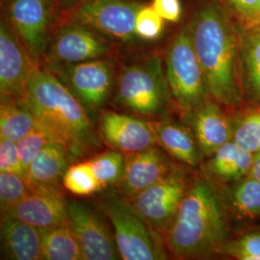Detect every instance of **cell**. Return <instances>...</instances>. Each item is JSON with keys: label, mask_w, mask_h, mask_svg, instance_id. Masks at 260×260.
<instances>
[{"label": "cell", "mask_w": 260, "mask_h": 260, "mask_svg": "<svg viewBox=\"0 0 260 260\" xmlns=\"http://www.w3.org/2000/svg\"><path fill=\"white\" fill-rule=\"evenodd\" d=\"M188 26L209 95L224 106L238 105L242 94L237 56L240 43L233 23L217 2L207 1L196 11Z\"/></svg>", "instance_id": "cell-1"}, {"label": "cell", "mask_w": 260, "mask_h": 260, "mask_svg": "<svg viewBox=\"0 0 260 260\" xmlns=\"http://www.w3.org/2000/svg\"><path fill=\"white\" fill-rule=\"evenodd\" d=\"M21 100L39 122L65 145L75 160L101 147L103 140L89 112L46 67L39 64L34 67Z\"/></svg>", "instance_id": "cell-2"}, {"label": "cell", "mask_w": 260, "mask_h": 260, "mask_svg": "<svg viewBox=\"0 0 260 260\" xmlns=\"http://www.w3.org/2000/svg\"><path fill=\"white\" fill-rule=\"evenodd\" d=\"M229 236V223L218 193L205 179L188 188L167 233L168 251L181 257L215 251Z\"/></svg>", "instance_id": "cell-3"}, {"label": "cell", "mask_w": 260, "mask_h": 260, "mask_svg": "<svg viewBox=\"0 0 260 260\" xmlns=\"http://www.w3.org/2000/svg\"><path fill=\"white\" fill-rule=\"evenodd\" d=\"M114 94L115 103L132 115L159 121L173 101L162 56L150 54L124 66Z\"/></svg>", "instance_id": "cell-4"}, {"label": "cell", "mask_w": 260, "mask_h": 260, "mask_svg": "<svg viewBox=\"0 0 260 260\" xmlns=\"http://www.w3.org/2000/svg\"><path fill=\"white\" fill-rule=\"evenodd\" d=\"M165 71L172 99L181 111L190 114L208 101L205 75L188 24L178 31L168 47Z\"/></svg>", "instance_id": "cell-5"}, {"label": "cell", "mask_w": 260, "mask_h": 260, "mask_svg": "<svg viewBox=\"0 0 260 260\" xmlns=\"http://www.w3.org/2000/svg\"><path fill=\"white\" fill-rule=\"evenodd\" d=\"M102 205L111 222L121 259L167 258L161 236L141 217L127 198L110 193L103 199Z\"/></svg>", "instance_id": "cell-6"}, {"label": "cell", "mask_w": 260, "mask_h": 260, "mask_svg": "<svg viewBox=\"0 0 260 260\" xmlns=\"http://www.w3.org/2000/svg\"><path fill=\"white\" fill-rule=\"evenodd\" d=\"M4 20L31 58L41 65L62 13L56 0H4Z\"/></svg>", "instance_id": "cell-7"}, {"label": "cell", "mask_w": 260, "mask_h": 260, "mask_svg": "<svg viewBox=\"0 0 260 260\" xmlns=\"http://www.w3.org/2000/svg\"><path fill=\"white\" fill-rule=\"evenodd\" d=\"M145 3L135 0H80L62 16L61 21L79 23L127 45L139 41L135 33L136 16Z\"/></svg>", "instance_id": "cell-8"}, {"label": "cell", "mask_w": 260, "mask_h": 260, "mask_svg": "<svg viewBox=\"0 0 260 260\" xmlns=\"http://www.w3.org/2000/svg\"><path fill=\"white\" fill-rule=\"evenodd\" d=\"M89 113L102 112L115 92L118 75L111 57L47 67Z\"/></svg>", "instance_id": "cell-9"}, {"label": "cell", "mask_w": 260, "mask_h": 260, "mask_svg": "<svg viewBox=\"0 0 260 260\" xmlns=\"http://www.w3.org/2000/svg\"><path fill=\"white\" fill-rule=\"evenodd\" d=\"M115 46L110 39L91 28L72 21H60L50 38L43 61L50 67L106 58L112 55Z\"/></svg>", "instance_id": "cell-10"}, {"label": "cell", "mask_w": 260, "mask_h": 260, "mask_svg": "<svg viewBox=\"0 0 260 260\" xmlns=\"http://www.w3.org/2000/svg\"><path fill=\"white\" fill-rule=\"evenodd\" d=\"M188 188L185 173L175 168L160 181L129 201L141 217L161 236L165 235L173 223Z\"/></svg>", "instance_id": "cell-11"}, {"label": "cell", "mask_w": 260, "mask_h": 260, "mask_svg": "<svg viewBox=\"0 0 260 260\" xmlns=\"http://www.w3.org/2000/svg\"><path fill=\"white\" fill-rule=\"evenodd\" d=\"M99 133L112 149L124 155L157 146L154 121L116 111L100 112Z\"/></svg>", "instance_id": "cell-12"}, {"label": "cell", "mask_w": 260, "mask_h": 260, "mask_svg": "<svg viewBox=\"0 0 260 260\" xmlns=\"http://www.w3.org/2000/svg\"><path fill=\"white\" fill-rule=\"evenodd\" d=\"M68 222L84 260L121 259L114 233L89 206L76 201L70 202Z\"/></svg>", "instance_id": "cell-13"}, {"label": "cell", "mask_w": 260, "mask_h": 260, "mask_svg": "<svg viewBox=\"0 0 260 260\" xmlns=\"http://www.w3.org/2000/svg\"><path fill=\"white\" fill-rule=\"evenodd\" d=\"M1 213L38 229H49L68 222L69 203L59 186L36 187Z\"/></svg>", "instance_id": "cell-14"}, {"label": "cell", "mask_w": 260, "mask_h": 260, "mask_svg": "<svg viewBox=\"0 0 260 260\" xmlns=\"http://www.w3.org/2000/svg\"><path fill=\"white\" fill-rule=\"evenodd\" d=\"M37 63L4 19L0 23V95L21 100Z\"/></svg>", "instance_id": "cell-15"}, {"label": "cell", "mask_w": 260, "mask_h": 260, "mask_svg": "<svg viewBox=\"0 0 260 260\" xmlns=\"http://www.w3.org/2000/svg\"><path fill=\"white\" fill-rule=\"evenodd\" d=\"M167 152L158 146L125 155L120 188L128 200L168 176L174 169Z\"/></svg>", "instance_id": "cell-16"}, {"label": "cell", "mask_w": 260, "mask_h": 260, "mask_svg": "<svg viewBox=\"0 0 260 260\" xmlns=\"http://www.w3.org/2000/svg\"><path fill=\"white\" fill-rule=\"evenodd\" d=\"M188 115L192 118L196 139L205 156L211 157L223 145L232 140V125L215 101H207Z\"/></svg>", "instance_id": "cell-17"}, {"label": "cell", "mask_w": 260, "mask_h": 260, "mask_svg": "<svg viewBox=\"0 0 260 260\" xmlns=\"http://www.w3.org/2000/svg\"><path fill=\"white\" fill-rule=\"evenodd\" d=\"M1 241L2 251L7 259H43L41 229L34 225L2 215Z\"/></svg>", "instance_id": "cell-18"}, {"label": "cell", "mask_w": 260, "mask_h": 260, "mask_svg": "<svg viewBox=\"0 0 260 260\" xmlns=\"http://www.w3.org/2000/svg\"><path fill=\"white\" fill-rule=\"evenodd\" d=\"M73 155L61 142H52L40 151L25 174L29 188L59 186L63 180Z\"/></svg>", "instance_id": "cell-19"}, {"label": "cell", "mask_w": 260, "mask_h": 260, "mask_svg": "<svg viewBox=\"0 0 260 260\" xmlns=\"http://www.w3.org/2000/svg\"><path fill=\"white\" fill-rule=\"evenodd\" d=\"M154 130L158 147L168 155L191 167H197L203 152L200 149L194 132L177 121L169 120L154 121Z\"/></svg>", "instance_id": "cell-20"}, {"label": "cell", "mask_w": 260, "mask_h": 260, "mask_svg": "<svg viewBox=\"0 0 260 260\" xmlns=\"http://www.w3.org/2000/svg\"><path fill=\"white\" fill-rule=\"evenodd\" d=\"M39 123L22 100L0 95V138L18 142Z\"/></svg>", "instance_id": "cell-21"}, {"label": "cell", "mask_w": 260, "mask_h": 260, "mask_svg": "<svg viewBox=\"0 0 260 260\" xmlns=\"http://www.w3.org/2000/svg\"><path fill=\"white\" fill-rule=\"evenodd\" d=\"M253 160V153L242 149L231 140L211 156L208 167L221 180H238L251 172Z\"/></svg>", "instance_id": "cell-22"}, {"label": "cell", "mask_w": 260, "mask_h": 260, "mask_svg": "<svg viewBox=\"0 0 260 260\" xmlns=\"http://www.w3.org/2000/svg\"><path fill=\"white\" fill-rule=\"evenodd\" d=\"M43 259L84 260L80 246L69 222L49 229H41Z\"/></svg>", "instance_id": "cell-23"}, {"label": "cell", "mask_w": 260, "mask_h": 260, "mask_svg": "<svg viewBox=\"0 0 260 260\" xmlns=\"http://www.w3.org/2000/svg\"><path fill=\"white\" fill-rule=\"evenodd\" d=\"M245 31V35L240 38L245 82L251 99L260 103V26Z\"/></svg>", "instance_id": "cell-24"}, {"label": "cell", "mask_w": 260, "mask_h": 260, "mask_svg": "<svg viewBox=\"0 0 260 260\" xmlns=\"http://www.w3.org/2000/svg\"><path fill=\"white\" fill-rule=\"evenodd\" d=\"M88 162L103 189L120 184L125 168L123 153L115 149L103 151L88 159Z\"/></svg>", "instance_id": "cell-25"}, {"label": "cell", "mask_w": 260, "mask_h": 260, "mask_svg": "<svg viewBox=\"0 0 260 260\" xmlns=\"http://www.w3.org/2000/svg\"><path fill=\"white\" fill-rule=\"evenodd\" d=\"M66 189L76 196H90L103 189L88 160L68 168L63 177Z\"/></svg>", "instance_id": "cell-26"}, {"label": "cell", "mask_w": 260, "mask_h": 260, "mask_svg": "<svg viewBox=\"0 0 260 260\" xmlns=\"http://www.w3.org/2000/svg\"><path fill=\"white\" fill-rule=\"evenodd\" d=\"M52 142L60 141L41 123L17 142L19 161L24 174V178L28 167L34 158L37 156L42 149Z\"/></svg>", "instance_id": "cell-27"}, {"label": "cell", "mask_w": 260, "mask_h": 260, "mask_svg": "<svg viewBox=\"0 0 260 260\" xmlns=\"http://www.w3.org/2000/svg\"><path fill=\"white\" fill-rule=\"evenodd\" d=\"M233 204L240 213L248 217L260 216V182L251 177L233 190Z\"/></svg>", "instance_id": "cell-28"}, {"label": "cell", "mask_w": 260, "mask_h": 260, "mask_svg": "<svg viewBox=\"0 0 260 260\" xmlns=\"http://www.w3.org/2000/svg\"><path fill=\"white\" fill-rule=\"evenodd\" d=\"M26 180L13 172H0V207L1 212L19 203L29 192Z\"/></svg>", "instance_id": "cell-29"}, {"label": "cell", "mask_w": 260, "mask_h": 260, "mask_svg": "<svg viewBox=\"0 0 260 260\" xmlns=\"http://www.w3.org/2000/svg\"><path fill=\"white\" fill-rule=\"evenodd\" d=\"M165 21L151 5L144 4L138 11L135 21V33L138 40L145 42L158 40L163 33Z\"/></svg>", "instance_id": "cell-30"}, {"label": "cell", "mask_w": 260, "mask_h": 260, "mask_svg": "<svg viewBox=\"0 0 260 260\" xmlns=\"http://www.w3.org/2000/svg\"><path fill=\"white\" fill-rule=\"evenodd\" d=\"M216 252L240 260H260V233H248L240 238L224 242Z\"/></svg>", "instance_id": "cell-31"}, {"label": "cell", "mask_w": 260, "mask_h": 260, "mask_svg": "<svg viewBox=\"0 0 260 260\" xmlns=\"http://www.w3.org/2000/svg\"><path fill=\"white\" fill-rule=\"evenodd\" d=\"M233 141L251 153L260 150V111L246 116L233 132Z\"/></svg>", "instance_id": "cell-32"}, {"label": "cell", "mask_w": 260, "mask_h": 260, "mask_svg": "<svg viewBox=\"0 0 260 260\" xmlns=\"http://www.w3.org/2000/svg\"><path fill=\"white\" fill-rule=\"evenodd\" d=\"M0 172H13L24 177L19 161L17 142L0 138Z\"/></svg>", "instance_id": "cell-33"}, {"label": "cell", "mask_w": 260, "mask_h": 260, "mask_svg": "<svg viewBox=\"0 0 260 260\" xmlns=\"http://www.w3.org/2000/svg\"><path fill=\"white\" fill-rule=\"evenodd\" d=\"M246 28L253 19L260 0H219Z\"/></svg>", "instance_id": "cell-34"}, {"label": "cell", "mask_w": 260, "mask_h": 260, "mask_svg": "<svg viewBox=\"0 0 260 260\" xmlns=\"http://www.w3.org/2000/svg\"><path fill=\"white\" fill-rule=\"evenodd\" d=\"M151 7L169 22H177L182 16L180 0H152Z\"/></svg>", "instance_id": "cell-35"}, {"label": "cell", "mask_w": 260, "mask_h": 260, "mask_svg": "<svg viewBox=\"0 0 260 260\" xmlns=\"http://www.w3.org/2000/svg\"><path fill=\"white\" fill-rule=\"evenodd\" d=\"M251 177L255 178L256 180H258L260 182V152L258 151L255 155H254V160H253V164L251 166Z\"/></svg>", "instance_id": "cell-36"}, {"label": "cell", "mask_w": 260, "mask_h": 260, "mask_svg": "<svg viewBox=\"0 0 260 260\" xmlns=\"http://www.w3.org/2000/svg\"><path fill=\"white\" fill-rule=\"evenodd\" d=\"M56 1L58 3V6L61 10V13H62V16H63L66 12L72 9L75 4L80 0H56Z\"/></svg>", "instance_id": "cell-37"}, {"label": "cell", "mask_w": 260, "mask_h": 260, "mask_svg": "<svg viewBox=\"0 0 260 260\" xmlns=\"http://www.w3.org/2000/svg\"><path fill=\"white\" fill-rule=\"evenodd\" d=\"M258 26H260V1L259 4H258V7H257V10H256V13H255L253 19H251L249 26L244 28V29H250V28L258 27Z\"/></svg>", "instance_id": "cell-38"}, {"label": "cell", "mask_w": 260, "mask_h": 260, "mask_svg": "<svg viewBox=\"0 0 260 260\" xmlns=\"http://www.w3.org/2000/svg\"><path fill=\"white\" fill-rule=\"evenodd\" d=\"M3 1H4V0H1V3H2V2H3Z\"/></svg>", "instance_id": "cell-39"}, {"label": "cell", "mask_w": 260, "mask_h": 260, "mask_svg": "<svg viewBox=\"0 0 260 260\" xmlns=\"http://www.w3.org/2000/svg\"><path fill=\"white\" fill-rule=\"evenodd\" d=\"M259 152H260V151H259Z\"/></svg>", "instance_id": "cell-40"}, {"label": "cell", "mask_w": 260, "mask_h": 260, "mask_svg": "<svg viewBox=\"0 0 260 260\" xmlns=\"http://www.w3.org/2000/svg\"><path fill=\"white\" fill-rule=\"evenodd\" d=\"M259 151H260V150H259Z\"/></svg>", "instance_id": "cell-41"}]
</instances>
